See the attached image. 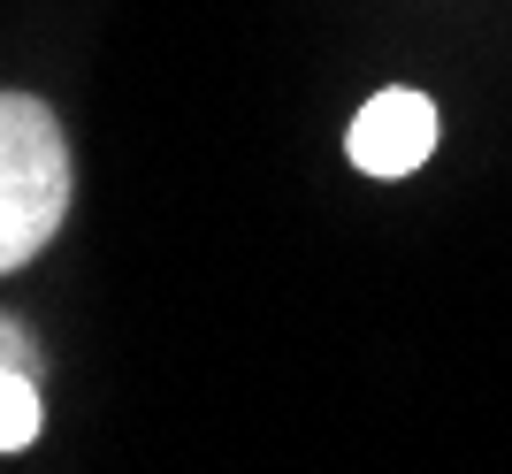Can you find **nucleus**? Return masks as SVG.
Wrapping results in <instances>:
<instances>
[{"instance_id":"1","label":"nucleus","mask_w":512,"mask_h":474,"mask_svg":"<svg viewBox=\"0 0 512 474\" xmlns=\"http://www.w3.org/2000/svg\"><path fill=\"white\" fill-rule=\"evenodd\" d=\"M69 215V146L31 92H0V276L39 260Z\"/></svg>"},{"instance_id":"3","label":"nucleus","mask_w":512,"mask_h":474,"mask_svg":"<svg viewBox=\"0 0 512 474\" xmlns=\"http://www.w3.org/2000/svg\"><path fill=\"white\" fill-rule=\"evenodd\" d=\"M31 436H39V390H31V375L0 367V452H23Z\"/></svg>"},{"instance_id":"4","label":"nucleus","mask_w":512,"mask_h":474,"mask_svg":"<svg viewBox=\"0 0 512 474\" xmlns=\"http://www.w3.org/2000/svg\"><path fill=\"white\" fill-rule=\"evenodd\" d=\"M0 367H16V375L39 383V352H31V337H23L16 322H0Z\"/></svg>"},{"instance_id":"2","label":"nucleus","mask_w":512,"mask_h":474,"mask_svg":"<svg viewBox=\"0 0 512 474\" xmlns=\"http://www.w3.org/2000/svg\"><path fill=\"white\" fill-rule=\"evenodd\" d=\"M344 153H352V169H367V176L421 169L428 153H436V108H428L421 92H375V100L352 115Z\"/></svg>"}]
</instances>
